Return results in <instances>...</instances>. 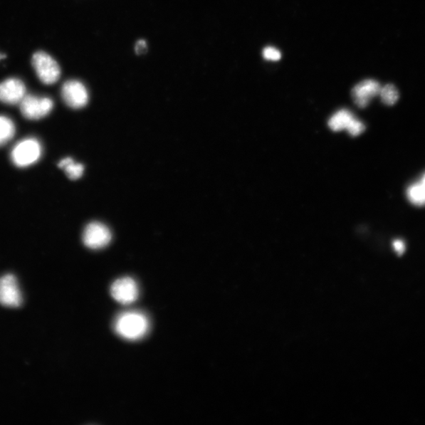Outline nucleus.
Segmentation results:
<instances>
[{"label":"nucleus","mask_w":425,"mask_h":425,"mask_svg":"<svg viewBox=\"0 0 425 425\" xmlns=\"http://www.w3.org/2000/svg\"><path fill=\"white\" fill-rule=\"evenodd\" d=\"M408 198L413 204L425 205V190L421 183L414 184L407 191Z\"/></svg>","instance_id":"14"},{"label":"nucleus","mask_w":425,"mask_h":425,"mask_svg":"<svg viewBox=\"0 0 425 425\" xmlns=\"http://www.w3.org/2000/svg\"><path fill=\"white\" fill-rule=\"evenodd\" d=\"M110 294L114 300L123 305L135 302L139 296L137 283L131 278L117 280L110 288Z\"/></svg>","instance_id":"8"},{"label":"nucleus","mask_w":425,"mask_h":425,"mask_svg":"<svg viewBox=\"0 0 425 425\" xmlns=\"http://www.w3.org/2000/svg\"><path fill=\"white\" fill-rule=\"evenodd\" d=\"M26 95L23 82L17 78H9L0 83V101L9 105L19 104Z\"/></svg>","instance_id":"9"},{"label":"nucleus","mask_w":425,"mask_h":425,"mask_svg":"<svg viewBox=\"0 0 425 425\" xmlns=\"http://www.w3.org/2000/svg\"><path fill=\"white\" fill-rule=\"evenodd\" d=\"M16 125L11 118L0 115V147L5 145L16 135Z\"/></svg>","instance_id":"13"},{"label":"nucleus","mask_w":425,"mask_h":425,"mask_svg":"<svg viewBox=\"0 0 425 425\" xmlns=\"http://www.w3.org/2000/svg\"><path fill=\"white\" fill-rule=\"evenodd\" d=\"M380 89L382 87L377 81L374 80H363L353 88L354 101L361 108L367 107L371 99L379 95Z\"/></svg>","instance_id":"10"},{"label":"nucleus","mask_w":425,"mask_h":425,"mask_svg":"<svg viewBox=\"0 0 425 425\" xmlns=\"http://www.w3.org/2000/svg\"><path fill=\"white\" fill-rule=\"evenodd\" d=\"M346 130L350 135L356 137L360 136L364 131L365 127L361 121L354 117L348 123Z\"/></svg>","instance_id":"16"},{"label":"nucleus","mask_w":425,"mask_h":425,"mask_svg":"<svg viewBox=\"0 0 425 425\" xmlns=\"http://www.w3.org/2000/svg\"><path fill=\"white\" fill-rule=\"evenodd\" d=\"M421 184H422V186H423V188H424V190H425V174H424V177H423V179H422V181H421Z\"/></svg>","instance_id":"20"},{"label":"nucleus","mask_w":425,"mask_h":425,"mask_svg":"<svg viewBox=\"0 0 425 425\" xmlns=\"http://www.w3.org/2000/svg\"><path fill=\"white\" fill-rule=\"evenodd\" d=\"M263 56L267 61H278L281 58V54L277 48L268 47L263 51Z\"/></svg>","instance_id":"17"},{"label":"nucleus","mask_w":425,"mask_h":425,"mask_svg":"<svg viewBox=\"0 0 425 425\" xmlns=\"http://www.w3.org/2000/svg\"><path fill=\"white\" fill-rule=\"evenodd\" d=\"M112 234L110 229L100 222L88 224L82 235V240L87 248L98 250L106 248L110 243Z\"/></svg>","instance_id":"5"},{"label":"nucleus","mask_w":425,"mask_h":425,"mask_svg":"<svg viewBox=\"0 0 425 425\" xmlns=\"http://www.w3.org/2000/svg\"><path fill=\"white\" fill-rule=\"evenodd\" d=\"M147 49V43L144 41H140L136 46V50L138 54L145 53Z\"/></svg>","instance_id":"19"},{"label":"nucleus","mask_w":425,"mask_h":425,"mask_svg":"<svg viewBox=\"0 0 425 425\" xmlns=\"http://www.w3.org/2000/svg\"><path fill=\"white\" fill-rule=\"evenodd\" d=\"M22 295L18 280L12 274L0 278V304L6 308H17L22 303Z\"/></svg>","instance_id":"6"},{"label":"nucleus","mask_w":425,"mask_h":425,"mask_svg":"<svg viewBox=\"0 0 425 425\" xmlns=\"http://www.w3.org/2000/svg\"><path fill=\"white\" fill-rule=\"evenodd\" d=\"M4 58H6V56L2 53H0V61H2V59Z\"/></svg>","instance_id":"21"},{"label":"nucleus","mask_w":425,"mask_h":425,"mask_svg":"<svg viewBox=\"0 0 425 425\" xmlns=\"http://www.w3.org/2000/svg\"><path fill=\"white\" fill-rule=\"evenodd\" d=\"M62 97L66 105L80 109L88 103V93L85 86L78 80L66 81L62 88Z\"/></svg>","instance_id":"7"},{"label":"nucleus","mask_w":425,"mask_h":425,"mask_svg":"<svg viewBox=\"0 0 425 425\" xmlns=\"http://www.w3.org/2000/svg\"><path fill=\"white\" fill-rule=\"evenodd\" d=\"M21 113L28 120H39L51 113L54 103L48 97L27 95L19 103Z\"/></svg>","instance_id":"4"},{"label":"nucleus","mask_w":425,"mask_h":425,"mask_svg":"<svg viewBox=\"0 0 425 425\" xmlns=\"http://www.w3.org/2000/svg\"><path fill=\"white\" fill-rule=\"evenodd\" d=\"M32 63L37 77L44 85H53L61 78V67L46 52H36L33 56Z\"/></svg>","instance_id":"3"},{"label":"nucleus","mask_w":425,"mask_h":425,"mask_svg":"<svg viewBox=\"0 0 425 425\" xmlns=\"http://www.w3.org/2000/svg\"><path fill=\"white\" fill-rule=\"evenodd\" d=\"M380 97L386 105H393L399 99V93L397 88L392 85H387L380 89Z\"/></svg>","instance_id":"15"},{"label":"nucleus","mask_w":425,"mask_h":425,"mask_svg":"<svg viewBox=\"0 0 425 425\" xmlns=\"http://www.w3.org/2000/svg\"><path fill=\"white\" fill-rule=\"evenodd\" d=\"M394 248L397 251L399 255H402V253L405 251V244L402 241H395L393 243Z\"/></svg>","instance_id":"18"},{"label":"nucleus","mask_w":425,"mask_h":425,"mask_svg":"<svg viewBox=\"0 0 425 425\" xmlns=\"http://www.w3.org/2000/svg\"><path fill=\"white\" fill-rule=\"evenodd\" d=\"M43 154L41 142L36 138H26L14 146L11 159L14 166L26 168L38 162Z\"/></svg>","instance_id":"2"},{"label":"nucleus","mask_w":425,"mask_h":425,"mask_svg":"<svg viewBox=\"0 0 425 425\" xmlns=\"http://www.w3.org/2000/svg\"><path fill=\"white\" fill-rule=\"evenodd\" d=\"M148 330L149 322L147 317L139 312L123 313L115 322V332L128 340H137L144 337Z\"/></svg>","instance_id":"1"},{"label":"nucleus","mask_w":425,"mask_h":425,"mask_svg":"<svg viewBox=\"0 0 425 425\" xmlns=\"http://www.w3.org/2000/svg\"><path fill=\"white\" fill-rule=\"evenodd\" d=\"M354 117L348 110H339L330 119L329 126L335 132L346 130L348 123Z\"/></svg>","instance_id":"12"},{"label":"nucleus","mask_w":425,"mask_h":425,"mask_svg":"<svg viewBox=\"0 0 425 425\" xmlns=\"http://www.w3.org/2000/svg\"><path fill=\"white\" fill-rule=\"evenodd\" d=\"M58 167L63 169L70 180H78L83 175L85 167L82 164L77 163L71 158H65L58 163Z\"/></svg>","instance_id":"11"}]
</instances>
